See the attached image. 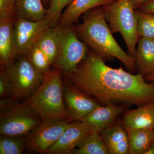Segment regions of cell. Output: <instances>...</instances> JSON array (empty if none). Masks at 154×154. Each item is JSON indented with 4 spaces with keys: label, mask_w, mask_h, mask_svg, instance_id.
<instances>
[{
    "label": "cell",
    "mask_w": 154,
    "mask_h": 154,
    "mask_svg": "<svg viewBox=\"0 0 154 154\" xmlns=\"http://www.w3.org/2000/svg\"><path fill=\"white\" fill-rule=\"evenodd\" d=\"M116 1L73 0L62 14L57 25L63 27L72 26L82 14L87 11L96 7L109 5Z\"/></svg>",
    "instance_id": "cell-14"
},
{
    "label": "cell",
    "mask_w": 154,
    "mask_h": 154,
    "mask_svg": "<svg viewBox=\"0 0 154 154\" xmlns=\"http://www.w3.org/2000/svg\"><path fill=\"white\" fill-rule=\"evenodd\" d=\"M63 99L67 120H79L100 106L97 100L66 81L63 82Z\"/></svg>",
    "instance_id": "cell-10"
},
{
    "label": "cell",
    "mask_w": 154,
    "mask_h": 154,
    "mask_svg": "<svg viewBox=\"0 0 154 154\" xmlns=\"http://www.w3.org/2000/svg\"><path fill=\"white\" fill-rule=\"evenodd\" d=\"M28 55L34 66L42 74L46 75L51 70V65L48 58L36 43Z\"/></svg>",
    "instance_id": "cell-24"
},
{
    "label": "cell",
    "mask_w": 154,
    "mask_h": 154,
    "mask_svg": "<svg viewBox=\"0 0 154 154\" xmlns=\"http://www.w3.org/2000/svg\"><path fill=\"white\" fill-rule=\"evenodd\" d=\"M91 133L80 120L71 122L57 141L45 154H71L81 141Z\"/></svg>",
    "instance_id": "cell-12"
},
{
    "label": "cell",
    "mask_w": 154,
    "mask_h": 154,
    "mask_svg": "<svg viewBox=\"0 0 154 154\" xmlns=\"http://www.w3.org/2000/svg\"><path fill=\"white\" fill-rule=\"evenodd\" d=\"M145 79L146 80H147V81H152V82H154V74L150 75L146 77Z\"/></svg>",
    "instance_id": "cell-31"
},
{
    "label": "cell",
    "mask_w": 154,
    "mask_h": 154,
    "mask_svg": "<svg viewBox=\"0 0 154 154\" xmlns=\"http://www.w3.org/2000/svg\"><path fill=\"white\" fill-rule=\"evenodd\" d=\"M123 125L125 127L154 128V102L139 106L137 109L128 110L123 116Z\"/></svg>",
    "instance_id": "cell-16"
},
{
    "label": "cell",
    "mask_w": 154,
    "mask_h": 154,
    "mask_svg": "<svg viewBox=\"0 0 154 154\" xmlns=\"http://www.w3.org/2000/svg\"><path fill=\"white\" fill-rule=\"evenodd\" d=\"M136 10L143 13L154 14V0H149Z\"/></svg>",
    "instance_id": "cell-28"
},
{
    "label": "cell",
    "mask_w": 154,
    "mask_h": 154,
    "mask_svg": "<svg viewBox=\"0 0 154 154\" xmlns=\"http://www.w3.org/2000/svg\"><path fill=\"white\" fill-rule=\"evenodd\" d=\"M42 120L38 114L15 98L0 100V134L12 137L26 136Z\"/></svg>",
    "instance_id": "cell-5"
},
{
    "label": "cell",
    "mask_w": 154,
    "mask_h": 154,
    "mask_svg": "<svg viewBox=\"0 0 154 154\" xmlns=\"http://www.w3.org/2000/svg\"><path fill=\"white\" fill-rule=\"evenodd\" d=\"M73 0H49V7L47 9L45 19L50 26L54 27L57 25L63 10Z\"/></svg>",
    "instance_id": "cell-25"
},
{
    "label": "cell",
    "mask_w": 154,
    "mask_h": 154,
    "mask_svg": "<svg viewBox=\"0 0 154 154\" xmlns=\"http://www.w3.org/2000/svg\"><path fill=\"white\" fill-rule=\"evenodd\" d=\"M49 27V24L45 17L38 21L15 19L13 38L16 57L28 55L41 33Z\"/></svg>",
    "instance_id": "cell-9"
},
{
    "label": "cell",
    "mask_w": 154,
    "mask_h": 154,
    "mask_svg": "<svg viewBox=\"0 0 154 154\" xmlns=\"http://www.w3.org/2000/svg\"><path fill=\"white\" fill-rule=\"evenodd\" d=\"M152 130V131H153V132H154V128H153V129Z\"/></svg>",
    "instance_id": "cell-33"
},
{
    "label": "cell",
    "mask_w": 154,
    "mask_h": 154,
    "mask_svg": "<svg viewBox=\"0 0 154 154\" xmlns=\"http://www.w3.org/2000/svg\"><path fill=\"white\" fill-rule=\"evenodd\" d=\"M14 87L10 77L4 70L0 72V98L1 99L14 97Z\"/></svg>",
    "instance_id": "cell-26"
},
{
    "label": "cell",
    "mask_w": 154,
    "mask_h": 154,
    "mask_svg": "<svg viewBox=\"0 0 154 154\" xmlns=\"http://www.w3.org/2000/svg\"><path fill=\"white\" fill-rule=\"evenodd\" d=\"M126 105L110 104L99 106L79 120L91 131L100 133L112 126L116 119L123 113Z\"/></svg>",
    "instance_id": "cell-11"
},
{
    "label": "cell",
    "mask_w": 154,
    "mask_h": 154,
    "mask_svg": "<svg viewBox=\"0 0 154 154\" xmlns=\"http://www.w3.org/2000/svg\"><path fill=\"white\" fill-rule=\"evenodd\" d=\"M54 27L58 37L59 48L53 66L59 69L64 76L86 58L89 47L78 37L72 26L63 27L57 25Z\"/></svg>",
    "instance_id": "cell-6"
},
{
    "label": "cell",
    "mask_w": 154,
    "mask_h": 154,
    "mask_svg": "<svg viewBox=\"0 0 154 154\" xmlns=\"http://www.w3.org/2000/svg\"><path fill=\"white\" fill-rule=\"evenodd\" d=\"M16 16V0H0V18Z\"/></svg>",
    "instance_id": "cell-27"
},
{
    "label": "cell",
    "mask_w": 154,
    "mask_h": 154,
    "mask_svg": "<svg viewBox=\"0 0 154 154\" xmlns=\"http://www.w3.org/2000/svg\"><path fill=\"white\" fill-rule=\"evenodd\" d=\"M82 18V23L75 30L83 42L105 60L116 58L131 71L137 70L135 59L125 52L113 38L102 6L87 11Z\"/></svg>",
    "instance_id": "cell-2"
},
{
    "label": "cell",
    "mask_w": 154,
    "mask_h": 154,
    "mask_svg": "<svg viewBox=\"0 0 154 154\" xmlns=\"http://www.w3.org/2000/svg\"><path fill=\"white\" fill-rule=\"evenodd\" d=\"M2 69L13 83V98L19 100L28 99L41 85L45 75L37 70L28 55L20 57Z\"/></svg>",
    "instance_id": "cell-7"
},
{
    "label": "cell",
    "mask_w": 154,
    "mask_h": 154,
    "mask_svg": "<svg viewBox=\"0 0 154 154\" xmlns=\"http://www.w3.org/2000/svg\"><path fill=\"white\" fill-rule=\"evenodd\" d=\"M42 2L45 4H47L48 3H49V0H42Z\"/></svg>",
    "instance_id": "cell-32"
},
{
    "label": "cell",
    "mask_w": 154,
    "mask_h": 154,
    "mask_svg": "<svg viewBox=\"0 0 154 154\" xmlns=\"http://www.w3.org/2000/svg\"><path fill=\"white\" fill-rule=\"evenodd\" d=\"M26 148V137H12L1 134L0 154H21Z\"/></svg>",
    "instance_id": "cell-22"
},
{
    "label": "cell",
    "mask_w": 154,
    "mask_h": 154,
    "mask_svg": "<svg viewBox=\"0 0 154 154\" xmlns=\"http://www.w3.org/2000/svg\"><path fill=\"white\" fill-rule=\"evenodd\" d=\"M149 0H131L133 7L134 9H137L140 6Z\"/></svg>",
    "instance_id": "cell-29"
},
{
    "label": "cell",
    "mask_w": 154,
    "mask_h": 154,
    "mask_svg": "<svg viewBox=\"0 0 154 154\" xmlns=\"http://www.w3.org/2000/svg\"><path fill=\"white\" fill-rule=\"evenodd\" d=\"M62 73L51 70L36 91L23 103L40 116L42 121L67 119L63 99Z\"/></svg>",
    "instance_id": "cell-3"
},
{
    "label": "cell",
    "mask_w": 154,
    "mask_h": 154,
    "mask_svg": "<svg viewBox=\"0 0 154 154\" xmlns=\"http://www.w3.org/2000/svg\"><path fill=\"white\" fill-rule=\"evenodd\" d=\"M106 22L112 33H120L125 42L128 54L135 59L139 38L138 19L131 0H116L102 6Z\"/></svg>",
    "instance_id": "cell-4"
},
{
    "label": "cell",
    "mask_w": 154,
    "mask_h": 154,
    "mask_svg": "<svg viewBox=\"0 0 154 154\" xmlns=\"http://www.w3.org/2000/svg\"><path fill=\"white\" fill-rule=\"evenodd\" d=\"M135 60L139 73L144 78L154 74V38H139Z\"/></svg>",
    "instance_id": "cell-17"
},
{
    "label": "cell",
    "mask_w": 154,
    "mask_h": 154,
    "mask_svg": "<svg viewBox=\"0 0 154 154\" xmlns=\"http://www.w3.org/2000/svg\"><path fill=\"white\" fill-rule=\"evenodd\" d=\"M36 44L48 58L51 66L54 65L59 48L58 37L54 27L45 30L38 37Z\"/></svg>",
    "instance_id": "cell-20"
},
{
    "label": "cell",
    "mask_w": 154,
    "mask_h": 154,
    "mask_svg": "<svg viewBox=\"0 0 154 154\" xmlns=\"http://www.w3.org/2000/svg\"><path fill=\"white\" fill-rule=\"evenodd\" d=\"M71 122L66 120L42 121L26 136V148L45 154L55 143Z\"/></svg>",
    "instance_id": "cell-8"
},
{
    "label": "cell",
    "mask_w": 154,
    "mask_h": 154,
    "mask_svg": "<svg viewBox=\"0 0 154 154\" xmlns=\"http://www.w3.org/2000/svg\"><path fill=\"white\" fill-rule=\"evenodd\" d=\"M93 50L76 67L64 75L66 81L104 105H136L154 102V84L146 82L138 73L132 75L121 67L113 69Z\"/></svg>",
    "instance_id": "cell-1"
},
{
    "label": "cell",
    "mask_w": 154,
    "mask_h": 154,
    "mask_svg": "<svg viewBox=\"0 0 154 154\" xmlns=\"http://www.w3.org/2000/svg\"><path fill=\"white\" fill-rule=\"evenodd\" d=\"M100 133L109 154L129 153V140L123 125H113Z\"/></svg>",
    "instance_id": "cell-15"
},
{
    "label": "cell",
    "mask_w": 154,
    "mask_h": 154,
    "mask_svg": "<svg viewBox=\"0 0 154 154\" xmlns=\"http://www.w3.org/2000/svg\"><path fill=\"white\" fill-rule=\"evenodd\" d=\"M14 17L0 18V61L5 68L14 61L16 52L13 38Z\"/></svg>",
    "instance_id": "cell-13"
},
{
    "label": "cell",
    "mask_w": 154,
    "mask_h": 154,
    "mask_svg": "<svg viewBox=\"0 0 154 154\" xmlns=\"http://www.w3.org/2000/svg\"><path fill=\"white\" fill-rule=\"evenodd\" d=\"M129 140V154H145L154 142L152 130L124 127Z\"/></svg>",
    "instance_id": "cell-18"
},
{
    "label": "cell",
    "mask_w": 154,
    "mask_h": 154,
    "mask_svg": "<svg viewBox=\"0 0 154 154\" xmlns=\"http://www.w3.org/2000/svg\"><path fill=\"white\" fill-rule=\"evenodd\" d=\"M145 154H154V142L152 144Z\"/></svg>",
    "instance_id": "cell-30"
},
{
    "label": "cell",
    "mask_w": 154,
    "mask_h": 154,
    "mask_svg": "<svg viewBox=\"0 0 154 154\" xmlns=\"http://www.w3.org/2000/svg\"><path fill=\"white\" fill-rule=\"evenodd\" d=\"M71 154H109L100 133H91L79 144Z\"/></svg>",
    "instance_id": "cell-21"
},
{
    "label": "cell",
    "mask_w": 154,
    "mask_h": 154,
    "mask_svg": "<svg viewBox=\"0 0 154 154\" xmlns=\"http://www.w3.org/2000/svg\"><path fill=\"white\" fill-rule=\"evenodd\" d=\"M138 19L137 33L139 38L154 39V14L143 13L136 10Z\"/></svg>",
    "instance_id": "cell-23"
},
{
    "label": "cell",
    "mask_w": 154,
    "mask_h": 154,
    "mask_svg": "<svg viewBox=\"0 0 154 154\" xmlns=\"http://www.w3.org/2000/svg\"><path fill=\"white\" fill-rule=\"evenodd\" d=\"M42 2V0H16L17 18L30 21L42 20L47 11Z\"/></svg>",
    "instance_id": "cell-19"
}]
</instances>
